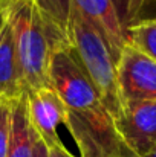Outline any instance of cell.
<instances>
[{"mask_svg": "<svg viewBox=\"0 0 156 157\" xmlns=\"http://www.w3.org/2000/svg\"><path fill=\"white\" fill-rule=\"evenodd\" d=\"M127 43L156 61V18L133 21L126 29Z\"/></svg>", "mask_w": 156, "mask_h": 157, "instance_id": "10", "label": "cell"}, {"mask_svg": "<svg viewBox=\"0 0 156 157\" xmlns=\"http://www.w3.org/2000/svg\"><path fill=\"white\" fill-rule=\"evenodd\" d=\"M26 93L17 61L12 28L8 25L0 34V101L15 102Z\"/></svg>", "mask_w": 156, "mask_h": 157, "instance_id": "8", "label": "cell"}, {"mask_svg": "<svg viewBox=\"0 0 156 157\" xmlns=\"http://www.w3.org/2000/svg\"><path fill=\"white\" fill-rule=\"evenodd\" d=\"M142 2L144 0H113V5L116 8L118 17H119L124 29H127V26L135 21Z\"/></svg>", "mask_w": 156, "mask_h": 157, "instance_id": "13", "label": "cell"}, {"mask_svg": "<svg viewBox=\"0 0 156 157\" xmlns=\"http://www.w3.org/2000/svg\"><path fill=\"white\" fill-rule=\"evenodd\" d=\"M9 25L25 90L32 92L49 87L52 53L57 48L69 46V41L48 23L35 0H14Z\"/></svg>", "mask_w": 156, "mask_h": 157, "instance_id": "1", "label": "cell"}, {"mask_svg": "<svg viewBox=\"0 0 156 157\" xmlns=\"http://www.w3.org/2000/svg\"><path fill=\"white\" fill-rule=\"evenodd\" d=\"M28 113L34 131L43 139L45 144L60 140L58 125H64L67 116V107L55 89L42 87L32 92H26Z\"/></svg>", "mask_w": 156, "mask_h": 157, "instance_id": "6", "label": "cell"}, {"mask_svg": "<svg viewBox=\"0 0 156 157\" xmlns=\"http://www.w3.org/2000/svg\"><path fill=\"white\" fill-rule=\"evenodd\" d=\"M116 75L124 107L156 102V61L126 43L116 61Z\"/></svg>", "mask_w": 156, "mask_h": 157, "instance_id": "4", "label": "cell"}, {"mask_svg": "<svg viewBox=\"0 0 156 157\" xmlns=\"http://www.w3.org/2000/svg\"><path fill=\"white\" fill-rule=\"evenodd\" d=\"M115 124L138 157H146L156 147V102L127 104Z\"/></svg>", "mask_w": 156, "mask_h": 157, "instance_id": "5", "label": "cell"}, {"mask_svg": "<svg viewBox=\"0 0 156 157\" xmlns=\"http://www.w3.org/2000/svg\"><path fill=\"white\" fill-rule=\"evenodd\" d=\"M12 5H14V0H0V34L9 21V14H11Z\"/></svg>", "mask_w": 156, "mask_h": 157, "instance_id": "15", "label": "cell"}, {"mask_svg": "<svg viewBox=\"0 0 156 157\" xmlns=\"http://www.w3.org/2000/svg\"><path fill=\"white\" fill-rule=\"evenodd\" d=\"M34 157H48L46 144L37 133H35V142H34Z\"/></svg>", "mask_w": 156, "mask_h": 157, "instance_id": "16", "label": "cell"}, {"mask_svg": "<svg viewBox=\"0 0 156 157\" xmlns=\"http://www.w3.org/2000/svg\"><path fill=\"white\" fill-rule=\"evenodd\" d=\"M66 107L64 127L74 137L80 157H138L119 134L100 95Z\"/></svg>", "mask_w": 156, "mask_h": 157, "instance_id": "3", "label": "cell"}, {"mask_svg": "<svg viewBox=\"0 0 156 157\" xmlns=\"http://www.w3.org/2000/svg\"><path fill=\"white\" fill-rule=\"evenodd\" d=\"M35 131L29 121L26 93L12 104L11 137L6 157H34Z\"/></svg>", "mask_w": 156, "mask_h": 157, "instance_id": "9", "label": "cell"}, {"mask_svg": "<svg viewBox=\"0 0 156 157\" xmlns=\"http://www.w3.org/2000/svg\"><path fill=\"white\" fill-rule=\"evenodd\" d=\"M70 8L78 11L103 35L115 61H118L127 38L113 0H70Z\"/></svg>", "mask_w": 156, "mask_h": 157, "instance_id": "7", "label": "cell"}, {"mask_svg": "<svg viewBox=\"0 0 156 157\" xmlns=\"http://www.w3.org/2000/svg\"><path fill=\"white\" fill-rule=\"evenodd\" d=\"M35 3L48 23L64 40L69 41L70 0H35Z\"/></svg>", "mask_w": 156, "mask_h": 157, "instance_id": "11", "label": "cell"}, {"mask_svg": "<svg viewBox=\"0 0 156 157\" xmlns=\"http://www.w3.org/2000/svg\"><path fill=\"white\" fill-rule=\"evenodd\" d=\"M69 43L104 107L116 121L124 110L118 86L116 61L104 37L74 8H70L69 18Z\"/></svg>", "mask_w": 156, "mask_h": 157, "instance_id": "2", "label": "cell"}, {"mask_svg": "<svg viewBox=\"0 0 156 157\" xmlns=\"http://www.w3.org/2000/svg\"><path fill=\"white\" fill-rule=\"evenodd\" d=\"M12 104L14 102L0 101V157H6L8 153L12 122Z\"/></svg>", "mask_w": 156, "mask_h": 157, "instance_id": "12", "label": "cell"}, {"mask_svg": "<svg viewBox=\"0 0 156 157\" xmlns=\"http://www.w3.org/2000/svg\"><path fill=\"white\" fill-rule=\"evenodd\" d=\"M146 157H156V147H155V148H153V150H152V151H150V153H149V154H147Z\"/></svg>", "mask_w": 156, "mask_h": 157, "instance_id": "17", "label": "cell"}, {"mask_svg": "<svg viewBox=\"0 0 156 157\" xmlns=\"http://www.w3.org/2000/svg\"><path fill=\"white\" fill-rule=\"evenodd\" d=\"M46 148H48V157H77L64 147L61 139L52 144H46Z\"/></svg>", "mask_w": 156, "mask_h": 157, "instance_id": "14", "label": "cell"}]
</instances>
